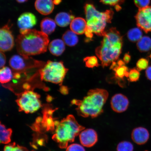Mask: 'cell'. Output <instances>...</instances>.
<instances>
[{
  "mask_svg": "<svg viewBox=\"0 0 151 151\" xmlns=\"http://www.w3.org/2000/svg\"><path fill=\"white\" fill-rule=\"evenodd\" d=\"M20 32L16 42L20 55L30 56L46 52L49 44L48 35L35 29L20 30Z\"/></svg>",
  "mask_w": 151,
  "mask_h": 151,
  "instance_id": "6da1fadb",
  "label": "cell"
},
{
  "mask_svg": "<svg viewBox=\"0 0 151 151\" xmlns=\"http://www.w3.org/2000/svg\"><path fill=\"white\" fill-rule=\"evenodd\" d=\"M101 45L96 48V55L103 67H107L118 59L121 53L122 37L115 28L105 32Z\"/></svg>",
  "mask_w": 151,
  "mask_h": 151,
  "instance_id": "7a4b0ae2",
  "label": "cell"
},
{
  "mask_svg": "<svg viewBox=\"0 0 151 151\" xmlns=\"http://www.w3.org/2000/svg\"><path fill=\"white\" fill-rule=\"evenodd\" d=\"M106 90H91L82 100L73 99L71 103L77 106V114L84 118H95L103 112V107L109 97Z\"/></svg>",
  "mask_w": 151,
  "mask_h": 151,
  "instance_id": "3957f363",
  "label": "cell"
},
{
  "mask_svg": "<svg viewBox=\"0 0 151 151\" xmlns=\"http://www.w3.org/2000/svg\"><path fill=\"white\" fill-rule=\"evenodd\" d=\"M84 9L87 24L85 33L88 39L86 41L91 40L93 34L103 37L107 24L111 23L114 14L113 11L107 10L105 12H100L91 4H86Z\"/></svg>",
  "mask_w": 151,
  "mask_h": 151,
  "instance_id": "277c9868",
  "label": "cell"
},
{
  "mask_svg": "<svg viewBox=\"0 0 151 151\" xmlns=\"http://www.w3.org/2000/svg\"><path fill=\"white\" fill-rule=\"evenodd\" d=\"M55 124L56 127L52 139L62 149L67 148L69 143L73 142L75 137L85 129L72 115H68L61 122H55Z\"/></svg>",
  "mask_w": 151,
  "mask_h": 151,
  "instance_id": "5b68a950",
  "label": "cell"
},
{
  "mask_svg": "<svg viewBox=\"0 0 151 151\" xmlns=\"http://www.w3.org/2000/svg\"><path fill=\"white\" fill-rule=\"evenodd\" d=\"M68 70L63 62L48 61L40 69L39 73L41 80L61 85Z\"/></svg>",
  "mask_w": 151,
  "mask_h": 151,
  "instance_id": "8992f818",
  "label": "cell"
},
{
  "mask_svg": "<svg viewBox=\"0 0 151 151\" xmlns=\"http://www.w3.org/2000/svg\"><path fill=\"white\" fill-rule=\"evenodd\" d=\"M16 102L19 111L26 113H35L42 106L40 95L32 90H26L19 94Z\"/></svg>",
  "mask_w": 151,
  "mask_h": 151,
  "instance_id": "52a82bcc",
  "label": "cell"
},
{
  "mask_svg": "<svg viewBox=\"0 0 151 151\" xmlns=\"http://www.w3.org/2000/svg\"><path fill=\"white\" fill-rule=\"evenodd\" d=\"M46 63L34 59L30 56L14 55L9 61V65L14 72L22 73L26 70L42 67Z\"/></svg>",
  "mask_w": 151,
  "mask_h": 151,
  "instance_id": "ba28073f",
  "label": "cell"
},
{
  "mask_svg": "<svg viewBox=\"0 0 151 151\" xmlns=\"http://www.w3.org/2000/svg\"><path fill=\"white\" fill-rule=\"evenodd\" d=\"M135 18L138 27L146 33L151 32V6L139 9Z\"/></svg>",
  "mask_w": 151,
  "mask_h": 151,
  "instance_id": "9c48e42d",
  "label": "cell"
},
{
  "mask_svg": "<svg viewBox=\"0 0 151 151\" xmlns=\"http://www.w3.org/2000/svg\"><path fill=\"white\" fill-rule=\"evenodd\" d=\"M10 25L7 24L0 30V50L3 52L11 50L14 46V37L10 29Z\"/></svg>",
  "mask_w": 151,
  "mask_h": 151,
  "instance_id": "30bf717a",
  "label": "cell"
},
{
  "mask_svg": "<svg viewBox=\"0 0 151 151\" xmlns=\"http://www.w3.org/2000/svg\"><path fill=\"white\" fill-rule=\"evenodd\" d=\"M110 69L114 71L115 80L120 86H124V78L128 77L129 70L128 67L125 65V63L122 60H119L116 62H113L111 64Z\"/></svg>",
  "mask_w": 151,
  "mask_h": 151,
  "instance_id": "8fae6325",
  "label": "cell"
},
{
  "mask_svg": "<svg viewBox=\"0 0 151 151\" xmlns=\"http://www.w3.org/2000/svg\"><path fill=\"white\" fill-rule=\"evenodd\" d=\"M111 105L112 110L115 112L121 113L127 109L129 105V101L123 94H116L111 99Z\"/></svg>",
  "mask_w": 151,
  "mask_h": 151,
  "instance_id": "7c38bea8",
  "label": "cell"
},
{
  "mask_svg": "<svg viewBox=\"0 0 151 151\" xmlns=\"http://www.w3.org/2000/svg\"><path fill=\"white\" fill-rule=\"evenodd\" d=\"M79 137L81 144L88 148L94 146L98 140L97 132L91 128L83 130L79 134Z\"/></svg>",
  "mask_w": 151,
  "mask_h": 151,
  "instance_id": "4fadbf2b",
  "label": "cell"
},
{
  "mask_svg": "<svg viewBox=\"0 0 151 151\" xmlns=\"http://www.w3.org/2000/svg\"><path fill=\"white\" fill-rule=\"evenodd\" d=\"M17 22L20 30L30 29L36 24L37 19L32 13L25 12L19 17Z\"/></svg>",
  "mask_w": 151,
  "mask_h": 151,
  "instance_id": "5bb4252c",
  "label": "cell"
},
{
  "mask_svg": "<svg viewBox=\"0 0 151 151\" xmlns=\"http://www.w3.org/2000/svg\"><path fill=\"white\" fill-rule=\"evenodd\" d=\"M131 137L134 142L138 145H142L148 141L150 134L146 128L138 127L134 128L133 130Z\"/></svg>",
  "mask_w": 151,
  "mask_h": 151,
  "instance_id": "9a60e30c",
  "label": "cell"
},
{
  "mask_svg": "<svg viewBox=\"0 0 151 151\" xmlns=\"http://www.w3.org/2000/svg\"><path fill=\"white\" fill-rule=\"evenodd\" d=\"M36 10L40 14L48 15L51 14L54 8L52 0H36L35 3Z\"/></svg>",
  "mask_w": 151,
  "mask_h": 151,
  "instance_id": "2e32d148",
  "label": "cell"
},
{
  "mask_svg": "<svg viewBox=\"0 0 151 151\" xmlns=\"http://www.w3.org/2000/svg\"><path fill=\"white\" fill-rule=\"evenodd\" d=\"M87 24L86 20L81 17H77L73 19L70 24V28L72 31L77 35H83L86 32Z\"/></svg>",
  "mask_w": 151,
  "mask_h": 151,
  "instance_id": "e0dca14e",
  "label": "cell"
},
{
  "mask_svg": "<svg viewBox=\"0 0 151 151\" xmlns=\"http://www.w3.org/2000/svg\"><path fill=\"white\" fill-rule=\"evenodd\" d=\"M65 45L62 40H54L49 44V50L53 55L57 56H59L61 55L65 51Z\"/></svg>",
  "mask_w": 151,
  "mask_h": 151,
  "instance_id": "ac0fdd59",
  "label": "cell"
},
{
  "mask_svg": "<svg viewBox=\"0 0 151 151\" xmlns=\"http://www.w3.org/2000/svg\"><path fill=\"white\" fill-rule=\"evenodd\" d=\"M74 19V16L69 13L62 12L56 15L55 22L58 26L61 27H65L71 23Z\"/></svg>",
  "mask_w": 151,
  "mask_h": 151,
  "instance_id": "d6986e66",
  "label": "cell"
},
{
  "mask_svg": "<svg viewBox=\"0 0 151 151\" xmlns=\"http://www.w3.org/2000/svg\"><path fill=\"white\" fill-rule=\"evenodd\" d=\"M56 23L55 21L51 18H46L43 19L40 24L41 31L48 35H50L55 29Z\"/></svg>",
  "mask_w": 151,
  "mask_h": 151,
  "instance_id": "ffe728a7",
  "label": "cell"
},
{
  "mask_svg": "<svg viewBox=\"0 0 151 151\" xmlns=\"http://www.w3.org/2000/svg\"><path fill=\"white\" fill-rule=\"evenodd\" d=\"M76 35L71 30H68L63 34L62 40L67 46H74L78 42V38Z\"/></svg>",
  "mask_w": 151,
  "mask_h": 151,
  "instance_id": "44dd1931",
  "label": "cell"
},
{
  "mask_svg": "<svg viewBox=\"0 0 151 151\" xmlns=\"http://www.w3.org/2000/svg\"><path fill=\"white\" fill-rule=\"evenodd\" d=\"M0 141L3 144H7L11 141L12 130L10 128H6L4 124H1L0 126Z\"/></svg>",
  "mask_w": 151,
  "mask_h": 151,
  "instance_id": "7402d4cb",
  "label": "cell"
},
{
  "mask_svg": "<svg viewBox=\"0 0 151 151\" xmlns=\"http://www.w3.org/2000/svg\"><path fill=\"white\" fill-rule=\"evenodd\" d=\"M14 73L8 67L1 68L0 71V81L1 84H4L10 82L14 78Z\"/></svg>",
  "mask_w": 151,
  "mask_h": 151,
  "instance_id": "603a6c76",
  "label": "cell"
},
{
  "mask_svg": "<svg viewBox=\"0 0 151 151\" xmlns=\"http://www.w3.org/2000/svg\"><path fill=\"white\" fill-rule=\"evenodd\" d=\"M138 50L141 52H145L151 50V39L148 36L141 38L137 43Z\"/></svg>",
  "mask_w": 151,
  "mask_h": 151,
  "instance_id": "cb8c5ba5",
  "label": "cell"
},
{
  "mask_svg": "<svg viewBox=\"0 0 151 151\" xmlns=\"http://www.w3.org/2000/svg\"><path fill=\"white\" fill-rule=\"evenodd\" d=\"M142 32L139 28H135L129 30L127 33V37L132 42H138L142 37Z\"/></svg>",
  "mask_w": 151,
  "mask_h": 151,
  "instance_id": "d4e9b609",
  "label": "cell"
},
{
  "mask_svg": "<svg viewBox=\"0 0 151 151\" xmlns=\"http://www.w3.org/2000/svg\"><path fill=\"white\" fill-rule=\"evenodd\" d=\"M133 144L127 141H123L120 142L116 147L117 151H133Z\"/></svg>",
  "mask_w": 151,
  "mask_h": 151,
  "instance_id": "484cf974",
  "label": "cell"
},
{
  "mask_svg": "<svg viewBox=\"0 0 151 151\" xmlns=\"http://www.w3.org/2000/svg\"><path fill=\"white\" fill-rule=\"evenodd\" d=\"M87 67L93 68L98 67L100 65L97 58L96 56H91L87 57L84 59Z\"/></svg>",
  "mask_w": 151,
  "mask_h": 151,
  "instance_id": "4316f807",
  "label": "cell"
},
{
  "mask_svg": "<svg viewBox=\"0 0 151 151\" xmlns=\"http://www.w3.org/2000/svg\"><path fill=\"white\" fill-rule=\"evenodd\" d=\"M125 0H101V1L104 4L109 5L115 7L117 11L120 10V6Z\"/></svg>",
  "mask_w": 151,
  "mask_h": 151,
  "instance_id": "83f0119b",
  "label": "cell"
},
{
  "mask_svg": "<svg viewBox=\"0 0 151 151\" xmlns=\"http://www.w3.org/2000/svg\"><path fill=\"white\" fill-rule=\"evenodd\" d=\"M4 151H28L25 147L19 146L14 142L4 147Z\"/></svg>",
  "mask_w": 151,
  "mask_h": 151,
  "instance_id": "f1b7e54d",
  "label": "cell"
},
{
  "mask_svg": "<svg viewBox=\"0 0 151 151\" xmlns=\"http://www.w3.org/2000/svg\"><path fill=\"white\" fill-rule=\"evenodd\" d=\"M139 76L140 73L139 71L135 68L132 69L129 71L128 80L131 82H137L139 80Z\"/></svg>",
  "mask_w": 151,
  "mask_h": 151,
  "instance_id": "f546056e",
  "label": "cell"
},
{
  "mask_svg": "<svg viewBox=\"0 0 151 151\" xmlns=\"http://www.w3.org/2000/svg\"><path fill=\"white\" fill-rule=\"evenodd\" d=\"M149 65L148 60L146 58H141L137 62V69L139 71L147 69Z\"/></svg>",
  "mask_w": 151,
  "mask_h": 151,
  "instance_id": "4dcf8cb0",
  "label": "cell"
},
{
  "mask_svg": "<svg viewBox=\"0 0 151 151\" xmlns=\"http://www.w3.org/2000/svg\"><path fill=\"white\" fill-rule=\"evenodd\" d=\"M83 146L77 143H73L68 146L66 151H86Z\"/></svg>",
  "mask_w": 151,
  "mask_h": 151,
  "instance_id": "1f68e13d",
  "label": "cell"
},
{
  "mask_svg": "<svg viewBox=\"0 0 151 151\" xmlns=\"http://www.w3.org/2000/svg\"><path fill=\"white\" fill-rule=\"evenodd\" d=\"M134 1L135 5L139 9L148 6L150 0H134Z\"/></svg>",
  "mask_w": 151,
  "mask_h": 151,
  "instance_id": "d6a6232c",
  "label": "cell"
},
{
  "mask_svg": "<svg viewBox=\"0 0 151 151\" xmlns=\"http://www.w3.org/2000/svg\"><path fill=\"white\" fill-rule=\"evenodd\" d=\"M0 67L1 68L4 67L6 62V58L3 52L1 51L0 53Z\"/></svg>",
  "mask_w": 151,
  "mask_h": 151,
  "instance_id": "836d02e7",
  "label": "cell"
},
{
  "mask_svg": "<svg viewBox=\"0 0 151 151\" xmlns=\"http://www.w3.org/2000/svg\"><path fill=\"white\" fill-rule=\"evenodd\" d=\"M146 75L147 78L149 80L151 81V65L146 69Z\"/></svg>",
  "mask_w": 151,
  "mask_h": 151,
  "instance_id": "e575fe53",
  "label": "cell"
},
{
  "mask_svg": "<svg viewBox=\"0 0 151 151\" xmlns=\"http://www.w3.org/2000/svg\"><path fill=\"white\" fill-rule=\"evenodd\" d=\"M131 60V56L128 53L124 55L123 58V61L125 63H128Z\"/></svg>",
  "mask_w": 151,
  "mask_h": 151,
  "instance_id": "d590c367",
  "label": "cell"
},
{
  "mask_svg": "<svg viewBox=\"0 0 151 151\" xmlns=\"http://www.w3.org/2000/svg\"><path fill=\"white\" fill-rule=\"evenodd\" d=\"M54 4L58 5L61 2L62 0H53Z\"/></svg>",
  "mask_w": 151,
  "mask_h": 151,
  "instance_id": "8d00e7d4",
  "label": "cell"
},
{
  "mask_svg": "<svg viewBox=\"0 0 151 151\" xmlns=\"http://www.w3.org/2000/svg\"><path fill=\"white\" fill-rule=\"evenodd\" d=\"M27 1L28 0H16V1L19 3H23Z\"/></svg>",
  "mask_w": 151,
  "mask_h": 151,
  "instance_id": "74e56055",
  "label": "cell"
},
{
  "mask_svg": "<svg viewBox=\"0 0 151 151\" xmlns=\"http://www.w3.org/2000/svg\"><path fill=\"white\" fill-rule=\"evenodd\" d=\"M150 58L151 59V54L150 55Z\"/></svg>",
  "mask_w": 151,
  "mask_h": 151,
  "instance_id": "f35d334b",
  "label": "cell"
},
{
  "mask_svg": "<svg viewBox=\"0 0 151 151\" xmlns=\"http://www.w3.org/2000/svg\"><path fill=\"white\" fill-rule=\"evenodd\" d=\"M35 151L33 150V151Z\"/></svg>",
  "mask_w": 151,
  "mask_h": 151,
  "instance_id": "ab89813d",
  "label": "cell"
},
{
  "mask_svg": "<svg viewBox=\"0 0 151 151\" xmlns=\"http://www.w3.org/2000/svg\"></svg>",
  "mask_w": 151,
  "mask_h": 151,
  "instance_id": "60d3db41",
  "label": "cell"
}]
</instances>
